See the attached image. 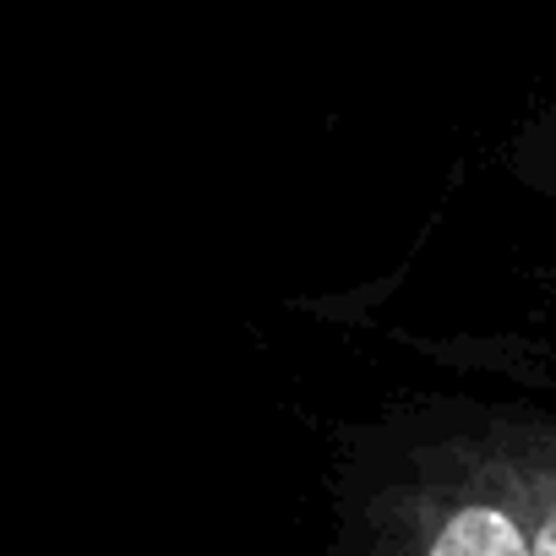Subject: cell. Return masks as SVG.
I'll return each mask as SVG.
<instances>
[{"label": "cell", "instance_id": "cell-2", "mask_svg": "<svg viewBox=\"0 0 556 556\" xmlns=\"http://www.w3.org/2000/svg\"><path fill=\"white\" fill-rule=\"evenodd\" d=\"M523 496H529V540L534 556H556V437L518 442Z\"/></svg>", "mask_w": 556, "mask_h": 556}, {"label": "cell", "instance_id": "cell-1", "mask_svg": "<svg viewBox=\"0 0 556 556\" xmlns=\"http://www.w3.org/2000/svg\"><path fill=\"white\" fill-rule=\"evenodd\" d=\"M388 556H534L518 447H469L453 469L426 475L393 523Z\"/></svg>", "mask_w": 556, "mask_h": 556}]
</instances>
